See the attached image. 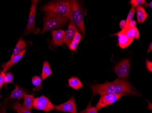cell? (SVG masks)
I'll list each match as a JSON object with an SVG mask.
<instances>
[{
    "mask_svg": "<svg viewBox=\"0 0 152 113\" xmlns=\"http://www.w3.org/2000/svg\"><path fill=\"white\" fill-rule=\"evenodd\" d=\"M93 91V97L96 95L107 94H130L136 96L141 95L136 89L128 81L117 78L112 82H106L103 84L89 85Z\"/></svg>",
    "mask_w": 152,
    "mask_h": 113,
    "instance_id": "1",
    "label": "cell"
},
{
    "mask_svg": "<svg viewBox=\"0 0 152 113\" xmlns=\"http://www.w3.org/2000/svg\"><path fill=\"white\" fill-rule=\"evenodd\" d=\"M86 12L82 8L80 2L77 1H71L70 11L68 18L74 24L83 35H86L84 16Z\"/></svg>",
    "mask_w": 152,
    "mask_h": 113,
    "instance_id": "2",
    "label": "cell"
},
{
    "mask_svg": "<svg viewBox=\"0 0 152 113\" xmlns=\"http://www.w3.org/2000/svg\"><path fill=\"white\" fill-rule=\"evenodd\" d=\"M68 21V17H63L51 13H45L42 34L48 30H60L67 25Z\"/></svg>",
    "mask_w": 152,
    "mask_h": 113,
    "instance_id": "3",
    "label": "cell"
},
{
    "mask_svg": "<svg viewBox=\"0 0 152 113\" xmlns=\"http://www.w3.org/2000/svg\"><path fill=\"white\" fill-rule=\"evenodd\" d=\"M71 1H61L50 2L43 6L42 10L63 17H67L70 11Z\"/></svg>",
    "mask_w": 152,
    "mask_h": 113,
    "instance_id": "4",
    "label": "cell"
},
{
    "mask_svg": "<svg viewBox=\"0 0 152 113\" xmlns=\"http://www.w3.org/2000/svg\"><path fill=\"white\" fill-rule=\"evenodd\" d=\"M38 2V1L36 0H33L31 1V6L27 21V26L25 31V35L31 32H33L35 34H38L41 33L40 28H36L35 27L36 12Z\"/></svg>",
    "mask_w": 152,
    "mask_h": 113,
    "instance_id": "5",
    "label": "cell"
},
{
    "mask_svg": "<svg viewBox=\"0 0 152 113\" xmlns=\"http://www.w3.org/2000/svg\"><path fill=\"white\" fill-rule=\"evenodd\" d=\"M56 107V105L52 103L48 98L42 95L38 97L34 98L32 108L48 113L53 110Z\"/></svg>",
    "mask_w": 152,
    "mask_h": 113,
    "instance_id": "6",
    "label": "cell"
},
{
    "mask_svg": "<svg viewBox=\"0 0 152 113\" xmlns=\"http://www.w3.org/2000/svg\"><path fill=\"white\" fill-rule=\"evenodd\" d=\"M124 94H107L100 96L99 100L96 105L95 107L98 110L107 107L117 101L121 97L125 96Z\"/></svg>",
    "mask_w": 152,
    "mask_h": 113,
    "instance_id": "7",
    "label": "cell"
},
{
    "mask_svg": "<svg viewBox=\"0 0 152 113\" xmlns=\"http://www.w3.org/2000/svg\"><path fill=\"white\" fill-rule=\"evenodd\" d=\"M55 109L63 112L77 113V108L75 97L74 96L72 97L69 100L66 102L56 106Z\"/></svg>",
    "mask_w": 152,
    "mask_h": 113,
    "instance_id": "8",
    "label": "cell"
},
{
    "mask_svg": "<svg viewBox=\"0 0 152 113\" xmlns=\"http://www.w3.org/2000/svg\"><path fill=\"white\" fill-rule=\"evenodd\" d=\"M52 39L51 43L52 45L56 47L57 46L63 45L65 38V31L62 30H53L51 31Z\"/></svg>",
    "mask_w": 152,
    "mask_h": 113,
    "instance_id": "9",
    "label": "cell"
},
{
    "mask_svg": "<svg viewBox=\"0 0 152 113\" xmlns=\"http://www.w3.org/2000/svg\"><path fill=\"white\" fill-rule=\"evenodd\" d=\"M78 29L74 24L70 20L67 29L65 31V38L64 43H65L67 46H69L73 40V37L75 33L78 32Z\"/></svg>",
    "mask_w": 152,
    "mask_h": 113,
    "instance_id": "10",
    "label": "cell"
},
{
    "mask_svg": "<svg viewBox=\"0 0 152 113\" xmlns=\"http://www.w3.org/2000/svg\"><path fill=\"white\" fill-rule=\"evenodd\" d=\"M27 49H25L20 52L19 54L14 57L12 58H10V60L7 63H4L2 65V68H3V71L4 73L7 72V71L10 69L14 65H15L16 63L18 62L20 59L23 58L25 53L26 52Z\"/></svg>",
    "mask_w": 152,
    "mask_h": 113,
    "instance_id": "11",
    "label": "cell"
},
{
    "mask_svg": "<svg viewBox=\"0 0 152 113\" xmlns=\"http://www.w3.org/2000/svg\"><path fill=\"white\" fill-rule=\"evenodd\" d=\"M117 35L118 37V45L122 49H125L129 47L133 42L134 40L128 38L125 34L118 32V33L111 35L110 36Z\"/></svg>",
    "mask_w": 152,
    "mask_h": 113,
    "instance_id": "12",
    "label": "cell"
},
{
    "mask_svg": "<svg viewBox=\"0 0 152 113\" xmlns=\"http://www.w3.org/2000/svg\"><path fill=\"white\" fill-rule=\"evenodd\" d=\"M119 32L125 34L126 36L130 39H133V40L134 39L140 40V31L137 27L124 28Z\"/></svg>",
    "mask_w": 152,
    "mask_h": 113,
    "instance_id": "13",
    "label": "cell"
},
{
    "mask_svg": "<svg viewBox=\"0 0 152 113\" xmlns=\"http://www.w3.org/2000/svg\"><path fill=\"white\" fill-rule=\"evenodd\" d=\"M15 89L12 91L8 99H17L18 100H20L24 98L25 95L27 94V91L17 85H15Z\"/></svg>",
    "mask_w": 152,
    "mask_h": 113,
    "instance_id": "14",
    "label": "cell"
},
{
    "mask_svg": "<svg viewBox=\"0 0 152 113\" xmlns=\"http://www.w3.org/2000/svg\"><path fill=\"white\" fill-rule=\"evenodd\" d=\"M118 63L124 74V79L127 78L130 74V61L129 59L126 58L120 61Z\"/></svg>",
    "mask_w": 152,
    "mask_h": 113,
    "instance_id": "15",
    "label": "cell"
},
{
    "mask_svg": "<svg viewBox=\"0 0 152 113\" xmlns=\"http://www.w3.org/2000/svg\"><path fill=\"white\" fill-rule=\"evenodd\" d=\"M137 22L139 23H144L148 17V14L142 6H139L136 8Z\"/></svg>",
    "mask_w": 152,
    "mask_h": 113,
    "instance_id": "16",
    "label": "cell"
},
{
    "mask_svg": "<svg viewBox=\"0 0 152 113\" xmlns=\"http://www.w3.org/2000/svg\"><path fill=\"white\" fill-rule=\"evenodd\" d=\"M26 46H27V44H26V42L23 38H19L18 40V43H17L15 48L14 49L11 58H12L16 55L19 54L20 52H22L23 50L25 49V48H26Z\"/></svg>",
    "mask_w": 152,
    "mask_h": 113,
    "instance_id": "17",
    "label": "cell"
},
{
    "mask_svg": "<svg viewBox=\"0 0 152 113\" xmlns=\"http://www.w3.org/2000/svg\"><path fill=\"white\" fill-rule=\"evenodd\" d=\"M34 94H26L24 97V101L23 106L24 108L27 110L31 111L33 107V102H34Z\"/></svg>",
    "mask_w": 152,
    "mask_h": 113,
    "instance_id": "18",
    "label": "cell"
},
{
    "mask_svg": "<svg viewBox=\"0 0 152 113\" xmlns=\"http://www.w3.org/2000/svg\"><path fill=\"white\" fill-rule=\"evenodd\" d=\"M52 70L50 67L49 62L48 61H45L43 62L42 66V73L41 75V78L42 81L44 80L48 76L52 74Z\"/></svg>",
    "mask_w": 152,
    "mask_h": 113,
    "instance_id": "19",
    "label": "cell"
},
{
    "mask_svg": "<svg viewBox=\"0 0 152 113\" xmlns=\"http://www.w3.org/2000/svg\"><path fill=\"white\" fill-rule=\"evenodd\" d=\"M68 85L75 90H77L83 86V83L77 77L72 76L68 80Z\"/></svg>",
    "mask_w": 152,
    "mask_h": 113,
    "instance_id": "20",
    "label": "cell"
},
{
    "mask_svg": "<svg viewBox=\"0 0 152 113\" xmlns=\"http://www.w3.org/2000/svg\"><path fill=\"white\" fill-rule=\"evenodd\" d=\"M12 109L17 113H32L31 111L26 109L18 101L14 102L12 106Z\"/></svg>",
    "mask_w": 152,
    "mask_h": 113,
    "instance_id": "21",
    "label": "cell"
},
{
    "mask_svg": "<svg viewBox=\"0 0 152 113\" xmlns=\"http://www.w3.org/2000/svg\"><path fill=\"white\" fill-rule=\"evenodd\" d=\"M42 82V80L40 76H33L31 79V82L33 85L35 86V88H32V90L34 91H39L42 89V86L41 85Z\"/></svg>",
    "mask_w": 152,
    "mask_h": 113,
    "instance_id": "22",
    "label": "cell"
},
{
    "mask_svg": "<svg viewBox=\"0 0 152 113\" xmlns=\"http://www.w3.org/2000/svg\"><path fill=\"white\" fill-rule=\"evenodd\" d=\"M14 79V76L10 72H7L4 74V81H5V87H7L8 83L12 82Z\"/></svg>",
    "mask_w": 152,
    "mask_h": 113,
    "instance_id": "23",
    "label": "cell"
},
{
    "mask_svg": "<svg viewBox=\"0 0 152 113\" xmlns=\"http://www.w3.org/2000/svg\"><path fill=\"white\" fill-rule=\"evenodd\" d=\"M98 110L95 107H91V103H90L86 109L83 111H79L78 113H98Z\"/></svg>",
    "mask_w": 152,
    "mask_h": 113,
    "instance_id": "24",
    "label": "cell"
},
{
    "mask_svg": "<svg viewBox=\"0 0 152 113\" xmlns=\"http://www.w3.org/2000/svg\"><path fill=\"white\" fill-rule=\"evenodd\" d=\"M114 72L116 74L118 78L120 79H124V74L122 72V70L119 66V63H118L115 65V68H114Z\"/></svg>",
    "mask_w": 152,
    "mask_h": 113,
    "instance_id": "25",
    "label": "cell"
},
{
    "mask_svg": "<svg viewBox=\"0 0 152 113\" xmlns=\"http://www.w3.org/2000/svg\"><path fill=\"white\" fill-rule=\"evenodd\" d=\"M145 0H131L130 1L129 3L132 6V7H136L141 6L145 3Z\"/></svg>",
    "mask_w": 152,
    "mask_h": 113,
    "instance_id": "26",
    "label": "cell"
},
{
    "mask_svg": "<svg viewBox=\"0 0 152 113\" xmlns=\"http://www.w3.org/2000/svg\"><path fill=\"white\" fill-rule=\"evenodd\" d=\"M135 8H134V7H132V8H131L130 11H129V14H128L127 19H126L127 23L129 22V21H130L131 20L133 19L134 15L135 12Z\"/></svg>",
    "mask_w": 152,
    "mask_h": 113,
    "instance_id": "27",
    "label": "cell"
},
{
    "mask_svg": "<svg viewBox=\"0 0 152 113\" xmlns=\"http://www.w3.org/2000/svg\"><path fill=\"white\" fill-rule=\"evenodd\" d=\"M5 73L3 71H0V97H1V90L2 88V86L5 84L4 81V74Z\"/></svg>",
    "mask_w": 152,
    "mask_h": 113,
    "instance_id": "28",
    "label": "cell"
},
{
    "mask_svg": "<svg viewBox=\"0 0 152 113\" xmlns=\"http://www.w3.org/2000/svg\"><path fill=\"white\" fill-rule=\"evenodd\" d=\"M79 43V42H78L76 41L73 40L71 42V43L68 46V48L71 50H75L77 49V47H78Z\"/></svg>",
    "mask_w": 152,
    "mask_h": 113,
    "instance_id": "29",
    "label": "cell"
},
{
    "mask_svg": "<svg viewBox=\"0 0 152 113\" xmlns=\"http://www.w3.org/2000/svg\"><path fill=\"white\" fill-rule=\"evenodd\" d=\"M8 98L7 99L4 101L2 105L0 108V113H6V109H7V104H8Z\"/></svg>",
    "mask_w": 152,
    "mask_h": 113,
    "instance_id": "30",
    "label": "cell"
},
{
    "mask_svg": "<svg viewBox=\"0 0 152 113\" xmlns=\"http://www.w3.org/2000/svg\"><path fill=\"white\" fill-rule=\"evenodd\" d=\"M136 22L135 20L132 19V20L129 21V22L127 23L126 26H125L124 28H132V27H136Z\"/></svg>",
    "mask_w": 152,
    "mask_h": 113,
    "instance_id": "31",
    "label": "cell"
},
{
    "mask_svg": "<svg viewBox=\"0 0 152 113\" xmlns=\"http://www.w3.org/2000/svg\"><path fill=\"white\" fill-rule=\"evenodd\" d=\"M146 68L147 69L150 71V72H152V62L149 60L146 59L145 61Z\"/></svg>",
    "mask_w": 152,
    "mask_h": 113,
    "instance_id": "32",
    "label": "cell"
},
{
    "mask_svg": "<svg viewBox=\"0 0 152 113\" xmlns=\"http://www.w3.org/2000/svg\"><path fill=\"white\" fill-rule=\"evenodd\" d=\"M81 39H82V35H81V34H80L78 32L75 33L74 37H73V40L80 42L81 41Z\"/></svg>",
    "mask_w": 152,
    "mask_h": 113,
    "instance_id": "33",
    "label": "cell"
},
{
    "mask_svg": "<svg viewBox=\"0 0 152 113\" xmlns=\"http://www.w3.org/2000/svg\"><path fill=\"white\" fill-rule=\"evenodd\" d=\"M126 24H127V22L126 19H123L119 23V26L121 28V29L123 30L126 26Z\"/></svg>",
    "mask_w": 152,
    "mask_h": 113,
    "instance_id": "34",
    "label": "cell"
},
{
    "mask_svg": "<svg viewBox=\"0 0 152 113\" xmlns=\"http://www.w3.org/2000/svg\"><path fill=\"white\" fill-rule=\"evenodd\" d=\"M143 5H144V7H150V8L152 7V2L151 1L150 3H147L146 2L144 3Z\"/></svg>",
    "mask_w": 152,
    "mask_h": 113,
    "instance_id": "35",
    "label": "cell"
},
{
    "mask_svg": "<svg viewBox=\"0 0 152 113\" xmlns=\"http://www.w3.org/2000/svg\"><path fill=\"white\" fill-rule=\"evenodd\" d=\"M152 52V43H151L149 48H148V50L147 53L148 54L149 52Z\"/></svg>",
    "mask_w": 152,
    "mask_h": 113,
    "instance_id": "36",
    "label": "cell"
}]
</instances>
